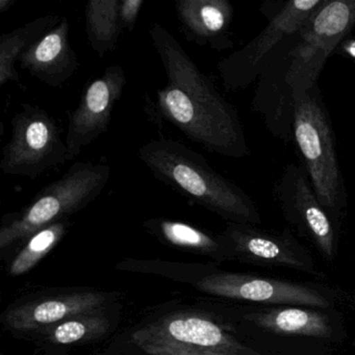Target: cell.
I'll use <instances>...</instances> for the list:
<instances>
[{
    "label": "cell",
    "instance_id": "11",
    "mask_svg": "<svg viewBox=\"0 0 355 355\" xmlns=\"http://www.w3.org/2000/svg\"><path fill=\"white\" fill-rule=\"evenodd\" d=\"M225 244L247 263L259 267H284L318 274L311 253L288 230L268 232L252 224L232 223L225 234Z\"/></svg>",
    "mask_w": 355,
    "mask_h": 355
},
{
    "label": "cell",
    "instance_id": "4",
    "mask_svg": "<svg viewBox=\"0 0 355 355\" xmlns=\"http://www.w3.org/2000/svg\"><path fill=\"white\" fill-rule=\"evenodd\" d=\"M355 26V0H323L282 43L286 84L295 95L318 86L326 62Z\"/></svg>",
    "mask_w": 355,
    "mask_h": 355
},
{
    "label": "cell",
    "instance_id": "2",
    "mask_svg": "<svg viewBox=\"0 0 355 355\" xmlns=\"http://www.w3.org/2000/svg\"><path fill=\"white\" fill-rule=\"evenodd\" d=\"M138 155L157 180L189 200L232 223H261V214L252 198L180 141L155 139L142 145Z\"/></svg>",
    "mask_w": 355,
    "mask_h": 355
},
{
    "label": "cell",
    "instance_id": "15",
    "mask_svg": "<svg viewBox=\"0 0 355 355\" xmlns=\"http://www.w3.org/2000/svg\"><path fill=\"white\" fill-rule=\"evenodd\" d=\"M150 328L164 338L184 346L203 347L230 355H255L215 322L200 315H174Z\"/></svg>",
    "mask_w": 355,
    "mask_h": 355
},
{
    "label": "cell",
    "instance_id": "23",
    "mask_svg": "<svg viewBox=\"0 0 355 355\" xmlns=\"http://www.w3.org/2000/svg\"><path fill=\"white\" fill-rule=\"evenodd\" d=\"M144 3V0H122L120 5V24L122 31L125 28L128 32L134 31Z\"/></svg>",
    "mask_w": 355,
    "mask_h": 355
},
{
    "label": "cell",
    "instance_id": "8",
    "mask_svg": "<svg viewBox=\"0 0 355 355\" xmlns=\"http://www.w3.org/2000/svg\"><path fill=\"white\" fill-rule=\"evenodd\" d=\"M273 193L286 221L305 234L324 259L332 261L336 248L334 221L318 199L303 167L286 165Z\"/></svg>",
    "mask_w": 355,
    "mask_h": 355
},
{
    "label": "cell",
    "instance_id": "17",
    "mask_svg": "<svg viewBox=\"0 0 355 355\" xmlns=\"http://www.w3.org/2000/svg\"><path fill=\"white\" fill-rule=\"evenodd\" d=\"M61 19L62 17L55 14L41 16L0 36V86H5L9 82L21 84L15 68L20 55L57 26Z\"/></svg>",
    "mask_w": 355,
    "mask_h": 355
},
{
    "label": "cell",
    "instance_id": "19",
    "mask_svg": "<svg viewBox=\"0 0 355 355\" xmlns=\"http://www.w3.org/2000/svg\"><path fill=\"white\" fill-rule=\"evenodd\" d=\"M67 227L66 220H62L33 234L26 247L18 253L12 263L10 274L18 276L30 271L40 259L55 248L67 232Z\"/></svg>",
    "mask_w": 355,
    "mask_h": 355
},
{
    "label": "cell",
    "instance_id": "14",
    "mask_svg": "<svg viewBox=\"0 0 355 355\" xmlns=\"http://www.w3.org/2000/svg\"><path fill=\"white\" fill-rule=\"evenodd\" d=\"M105 301L98 293L61 295L39 302L28 303L12 309L6 315V324L16 330H33L69 318L91 313Z\"/></svg>",
    "mask_w": 355,
    "mask_h": 355
},
{
    "label": "cell",
    "instance_id": "12",
    "mask_svg": "<svg viewBox=\"0 0 355 355\" xmlns=\"http://www.w3.org/2000/svg\"><path fill=\"white\" fill-rule=\"evenodd\" d=\"M69 35V20L62 17L57 26L20 55V67L47 86H63L76 74L80 65L70 44Z\"/></svg>",
    "mask_w": 355,
    "mask_h": 355
},
{
    "label": "cell",
    "instance_id": "10",
    "mask_svg": "<svg viewBox=\"0 0 355 355\" xmlns=\"http://www.w3.org/2000/svg\"><path fill=\"white\" fill-rule=\"evenodd\" d=\"M197 288L215 296L263 304L318 309L331 306V301L313 286L246 274L219 273L205 276L197 282Z\"/></svg>",
    "mask_w": 355,
    "mask_h": 355
},
{
    "label": "cell",
    "instance_id": "22",
    "mask_svg": "<svg viewBox=\"0 0 355 355\" xmlns=\"http://www.w3.org/2000/svg\"><path fill=\"white\" fill-rule=\"evenodd\" d=\"M105 331V325L103 320L98 318L69 319L55 328L51 338L59 344H72Z\"/></svg>",
    "mask_w": 355,
    "mask_h": 355
},
{
    "label": "cell",
    "instance_id": "5",
    "mask_svg": "<svg viewBox=\"0 0 355 355\" xmlns=\"http://www.w3.org/2000/svg\"><path fill=\"white\" fill-rule=\"evenodd\" d=\"M110 178L111 167L105 164H73L59 180L39 191L21 211L8 218L0 230V248L82 211L103 193Z\"/></svg>",
    "mask_w": 355,
    "mask_h": 355
},
{
    "label": "cell",
    "instance_id": "6",
    "mask_svg": "<svg viewBox=\"0 0 355 355\" xmlns=\"http://www.w3.org/2000/svg\"><path fill=\"white\" fill-rule=\"evenodd\" d=\"M322 3L323 0H288L263 3L261 10L268 20L266 28L218 63L224 88L241 90L257 80L270 55L284 39L299 31Z\"/></svg>",
    "mask_w": 355,
    "mask_h": 355
},
{
    "label": "cell",
    "instance_id": "18",
    "mask_svg": "<svg viewBox=\"0 0 355 355\" xmlns=\"http://www.w3.org/2000/svg\"><path fill=\"white\" fill-rule=\"evenodd\" d=\"M120 5L121 0H90L85 9L87 38L101 59L115 51L121 34Z\"/></svg>",
    "mask_w": 355,
    "mask_h": 355
},
{
    "label": "cell",
    "instance_id": "3",
    "mask_svg": "<svg viewBox=\"0 0 355 355\" xmlns=\"http://www.w3.org/2000/svg\"><path fill=\"white\" fill-rule=\"evenodd\" d=\"M292 142L318 199L338 221L348 200L331 119L319 86L295 95Z\"/></svg>",
    "mask_w": 355,
    "mask_h": 355
},
{
    "label": "cell",
    "instance_id": "1",
    "mask_svg": "<svg viewBox=\"0 0 355 355\" xmlns=\"http://www.w3.org/2000/svg\"><path fill=\"white\" fill-rule=\"evenodd\" d=\"M149 35L167 78L166 86L157 91L155 113L209 153L248 157L250 147L240 117L213 80L167 28L153 24Z\"/></svg>",
    "mask_w": 355,
    "mask_h": 355
},
{
    "label": "cell",
    "instance_id": "21",
    "mask_svg": "<svg viewBox=\"0 0 355 355\" xmlns=\"http://www.w3.org/2000/svg\"><path fill=\"white\" fill-rule=\"evenodd\" d=\"M132 340L151 355H230L203 347L178 344L164 338L150 327L137 331L132 336Z\"/></svg>",
    "mask_w": 355,
    "mask_h": 355
},
{
    "label": "cell",
    "instance_id": "25",
    "mask_svg": "<svg viewBox=\"0 0 355 355\" xmlns=\"http://www.w3.org/2000/svg\"><path fill=\"white\" fill-rule=\"evenodd\" d=\"M16 3V0H0V12L5 13Z\"/></svg>",
    "mask_w": 355,
    "mask_h": 355
},
{
    "label": "cell",
    "instance_id": "24",
    "mask_svg": "<svg viewBox=\"0 0 355 355\" xmlns=\"http://www.w3.org/2000/svg\"><path fill=\"white\" fill-rule=\"evenodd\" d=\"M336 53L355 60V38H347L338 47Z\"/></svg>",
    "mask_w": 355,
    "mask_h": 355
},
{
    "label": "cell",
    "instance_id": "9",
    "mask_svg": "<svg viewBox=\"0 0 355 355\" xmlns=\"http://www.w3.org/2000/svg\"><path fill=\"white\" fill-rule=\"evenodd\" d=\"M125 86V71L119 65L105 68L103 76L87 86L80 105L69 116L65 142L70 159L107 132L114 107Z\"/></svg>",
    "mask_w": 355,
    "mask_h": 355
},
{
    "label": "cell",
    "instance_id": "20",
    "mask_svg": "<svg viewBox=\"0 0 355 355\" xmlns=\"http://www.w3.org/2000/svg\"><path fill=\"white\" fill-rule=\"evenodd\" d=\"M149 225L155 228L166 241L175 246L196 249L205 252H218L224 248V243L215 239L202 230L189 225L184 222L172 220H155L149 221Z\"/></svg>",
    "mask_w": 355,
    "mask_h": 355
},
{
    "label": "cell",
    "instance_id": "13",
    "mask_svg": "<svg viewBox=\"0 0 355 355\" xmlns=\"http://www.w3.org/2000/svg\"><path fill=\"white\" fill-rule=\"evenodd\" d=\"M175 12L187 40L217 51L234 47V8L228 0H178Z\"/></svg>",
    "mask_w": 355,
    "mask_h": 355
},
{
    "label": "cell",
    "instance_id": "16",
    "mask_svg": "<svg viewBox=\"0 0 355 355\" xmlns=\"http://www.w3.org/2000/svg\"><path fill=\"white\" fill-rule=\"evenodd\" d=\"M246 318L261 329L274 334L311 338H328L332 334L329 317L315 309L282 307L250 313Z\"/></svg>",
    "mask_w": 355,
    "mask_h": 355
},
{
    "label": "cell",
    "instance_id": "7",
    "mask_svg": "<svg viewBox=\"0 0 355 355\" xmlns=\"http://www.w3.org/2000/svg\"><path fill=\"white\" fill-rule=\"evenodd\" d=\"M11 124V140L3 147L0 161L3 173L36 180L47 170L69 161L61 128L43 107L22 105Z\"/></svg>",
    "mask_w": 355,
    "mask_h": 355
}]
</instances>
